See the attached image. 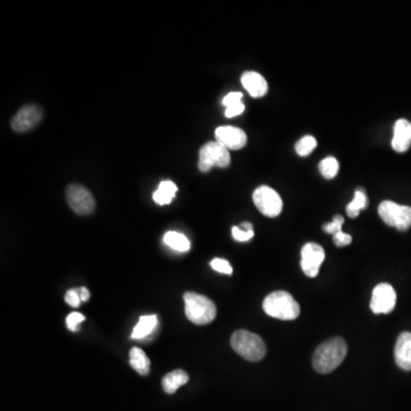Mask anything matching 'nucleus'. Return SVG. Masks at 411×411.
I'll return each instance as SVG.
<instances>
[{"mask_svg":"<svg viewBox=\"0 0 411 411\" xmlns=\"http://www.w3.org/2000/svg\"><path fill=\"white\" fill-rule=\"evenodd\" d=\"M347 354V344L343 338L336 337L321 344L314 354V368L319 374H329L337 369Z\"/></svg>","mask_w":411,"mask_h":411,"instance_id":"obj_1","label":"nucleus"},{"mask_svg":"<svg viewBox=\"0 0 411 411\" xmlns=\"http://www.w3.org/2000/svg\"><path fill=\"white\" fill-rule=\"evenodd\" d=\"M263 310L267 316L285 321L297 319L301 314L299 304L295 301L292 294L283 290L267 295L263 302Z\"/></svg>","mask_w":411,"mask_h":411,"instance_id":"obj_2","label":"nucleus"},{"mask_svg":"<svg viewBox=\"0 0 411 411\" xmlns=\"http://www.w3.org/2000/svg\"><path fill=\"white\" fill-rule=\"evenodd\" d=\"M185 316L194 325H208L214 321L217 309L212 299L196 292H185Z\"/></svg>","mask_w":411,"mask_h":411,"instance_id":"obj_3","label":"nucleus"},{"mask_svg":"<svg viewBox=\"0 0 411 411\" xmlns=\"http://www.w3.org/2000/svg\"><path fill=\"white\" fill-rule=\"evenodd\" d=\"M231 346L243 359L256 363L267 354V345L258 335L247 330H236L231 337Z\"/></svg>","mask_w":411,"mask_h":411,"instance_id":"obj_4","label":"nucleus"},{"mask_svg":"<svg viewBox=\"0 0 411 411\" xmlns=\"http://www.w3.org/2000/svg\"><path fill=\"white\" fill-rule=\"evenodd\" d=\"M378 214L389 227H396L399 231H407L411 227V207L409 206L398 205L386 200L378 207Z\"/></svg>","mask_w":411,"mask_h":411,"instance_id":"obj_5","label":"nucleus"},{"mask_svg":"<svg viewBox=\"0 0 411 411\" xmlns=\"http://www.w3.org/2000/svg\"><path fill=\"white\" fill-rule=\"evenodd\" d=\"M230 163V152L218 142H208L200 149L198 167L203 173L209 172L215 166L225 168Z\"/></svg>","mask_w":411,"mask_h":411,"instance_id":"obj_6","label":"nucleus"},{"mask_svg":"<svg viewBox=\"0 0 411 411\" xmlns=\"http://www.w3.org/2000/svg\"><path fill=\"white\" fill-rule=\"evenodd\" d=\"M255 206L267 217H276L283 212V203L279 194L272 187L262 185L252 194Z\"/></svg>","mask_w":411,"mask_h":411,"instance_id":"obj_7","label":"nucleus"},{"mask_svg":"<svg viewBox=\"0 0 411 411\" xmlns=\"http://www.w3.org/2000/svg\"><path fill=\"white\" fill-rule=\"evenodd\" d=\"M67 201L78 215H90L95 210V199L90 191L81 184H70L65 191Z\"/></svg>","mask_w":411,"mask_h":411,"instance_id":"obj_8","label":"nucleus"},{"mask_svg":"<svg viewBox=\"0 0 411 411\" xmlns=\"http://www.w3.org/2000/svg\"><path fill=\"white\" fill-rule=\"evenodd\" d=\"M396 292L390 283H379L372 292L370 309L375 314H389L394 310Z\"/></svg>","mask_w":411,"mask_h":411,"instance_id":"obj_9","label":"nucleus"},{"mask_svg":"<svg viewBox=\"0 0 411 411\" xmlns=\"http://www.w3.org/2000/svg\"><path fill=\"white\" fill-rule=\"evenodd\" d=\"M43 119V109L37 105H27L22 107L11 121L13 130L25 133L37 126Z\"/></svg>","mask_w":411,"mask_h":411,"instance_id":"obj_10","label":"nucleus"},{"mask_svg":"<svg viewBox=\"0 0 411 411\" xmlns=\"http://www.w3.org/2000/svg\"><path fill=\"white\" fill-rule=\"evenodd\" d=\"M325 261V250L316 243H309L302 248L301 267L305 276L316 278Z\"/></svg>","mask_w":411,"mask_h":411,"instance_id":"obj_11","label":"nucleus"},{"mask_svg":"<svg viewBox=\"0 0 411 411\" xmlns=\"http://www.w3.org/2000/svg\"><path fill=\"white\" fill-rule=\"evenodd\" d=\"M216 142L227 150H240L247 144V135L243 129L234 126H221L215 130Z\"/></svg>","mask_w":411,"mask_h":411,"instance_id":"obj_12","label":"nucleus"},{"mask_svg":"<svg viewBox=\"0 0 411 411\" xmlns=\"http://www.w3.org/2000/svg\"><path fill=\"white\" fill-rule=\"evenodd\" d=\"M394 358L398 367L405 372H411V332L399 335L394 349Z\"/></svg>","mask_w":411,"mask_h":411,"instance_id":"obj_13","label":"nucleus"},{"mask_svg":"<svg viewBox=\"0 0 411 411\" xmlns=\"http://www.w3.org/2000/svg\"><path fill=\"white\" fill-rule=\"evenodd\" d=\"M411 145V123L408 120L400 119L394 125V135L392 147L396 152H405Z\"/></svg>","mask_w":411,"mask_h":411,"instance_id":"obj_14","label":"nucleus"},{"mask_svg":"<svg viewBox=\"0 0 411 411\" xmlns=\"http://www.w3.org/2000/svg\"><path fill=\"white\" fill-rule=\"evenodd\" d=\"M241 83L245 90L252 96V97H263L267 93V80L262 74L254 72V71H247L241 76Z\"/></svg>","mask_w":411,"mask_h":411,"instance_id":"obj_15","label":"nucleus"},{"mask_svg":"<svg viewBox=\"0 0 411 411\" xmlns=\"http://www.w3.org/2000/svg\"><path fill=\"white\" fill-rule=\"evenodd\" d=\"M187 382H189V375H187L184 370L177 369V370L169 372V374H167L166 376L163 377V389L167 394H173V393H175L180 387L185 385Z\"/></svg>","mask_w":411,"mask_h":411,"instance_id":"obj_16","label":"nucleus"},{"mask_svg":"<svg viewBox=\"0 0 411 411\" xmlns=\"http://www.w3.org/2000/svg\"><path fill=\"white\" fill-rule=\"evenodd\" d=\"M177 187L172 181H163L158 187V190L154 194V203L158 205H169L175 198Z\"/></svg>","mask_w":411,"mask_h":411,"instance_id":"obj_17","label":"nucleus"},{"mask_svg":"<svg viewBox=\"0 0 411 411\" xmlns=\"http://www.w3.org/2000/svg\"><path fill=\"white\" fill-rule=\"evenodd\" d=\"M158 325L157 316H143L140 318L137 325L133 330L132 337L134 339H142L154 332Z\"/></svg>","mask_w":411,"mask_h":411,"instance_id":"obj_18","label":"nucleus"},{"mask_svg":"<svg viewBox=\"0 0 411 411\" xmlns=\"http://www.w3.org/2000/svg\"><path fill=\"white\" fill-rule=\"evenodd\" d=\"M129 363L140 375H147L150 372V360L144 351L138 347H133L129 353Z\"/></svg>","mask_w":411,"mask_h":411,"instance_id":"obj_19","label":"nucleus"},{"mask_svg":"<svg viewBox=\"0 0 411 411\" xmlns=\"http://www.w3.org/2000/svg\"><path fill=\"white\" fill-rule=\"evenodd\" d=\"M163 241L168 247L174 249L176 252H185L190 250V241L184 234H178L175 231H169L163 236Z\"/></svg>","mask_w":411,"mask_h":411,"instance_id":"obj_20","label":"nucleus"},{"mask_svg":"<svg viewBox=\"0 0 411 411\" xmlns=\"http://www.w3.org/2000/svg\"><path fill=\"white\" fill-rule=\"evenodd\" d=\"M367 203H368V199H367V194L363 189L356 191L354 198L346 207V214L350 216L351 218L358 217L360 212L363 209L367 208Z\"/></svg>","mask_w":411,"mask_h":411,"instance_id":"obj_21","label":"nucleus"},{"mask_svg":"<svg viewBox=\"0 0 411 411\" xmlns=\"http://www.w3.org/2000/svg\"><path fill=\"white\" fill-rule=\"evenodd\" d=\"M320 173L321 175L328 180L336 177L339 170V163H338L337 159L334 157L325 158V159L321 160V163L319 165Z\"/></svg>","mask_w":411,"mask_h":411,"instance_id":"obj_22","label":"nucleus"},{"mask_svg":"<svg viewBox=\"0 0 411 411\" xmlns=\"http://www.w3.org/2000/svg\"><path fill=\"white\" fill-rule=\"evenodd\" d=\"M318 145L316 138L314 136H304L295 145V151L298 156L301 157H306L309 154H312V151L316 149Z\"/></svg>","mask_w":411,"mask_h":411,"instance_id":"obj_23","label":"nucleus"},{"mask_svg":"<svg viewBox=\"0 0 411 411\" xmlns=\"http://www.w3.org/2000/svg\"><path fill=\"white\" fill-rule=\"evenodd\" d=\"M210 265H212L213 269L214 270L217 271L220 274H227V276H231L234 270H232V267H231L230 263L227 261V260H222V258H214L212 262H210Z\"/></svg>","mask_w":411,"mask_h":411,"instance_id":"obj_24","label":"nucleus"},{"mask_svg":"<svg viewBox=\"0 0 411 411\" xmlns=\"http://www.w3.org/2000/svg\"><path fill=\"white\" fill-rule=\"evenodd\" d=\"M344 224V217L341 215H336L334 216L332 218V221L330 223H327V224L323 225V231L327 232L329 234H337V232H341L342 227Z\"/></svg>","mask_w":411,"mask_h":411,"instance_id":"obj_25","label":"nucleus"},{"mask_svg":"<svg viewBox=\"0 0 411 411\" xmlns=\"http://www.w3.org/2000/svg\"><path fill=\"white\" fill-rule=\"evenodd\" d=\"M85 321V316L78 312H74V314H69L67 318V327L71 332H78L79 330V325Z\"/></svg>","mask_w":411,"mask_h":411,"instance_id":"obj_26","label":"nucleus"},{"mask_svg":"<svg viewBox=\"0 0 411 411\" xmlns=\"http://www.w3.org/2000/svg\"><path fill=\"white\" fill-rule=\"evenodd\" d=\"M232 236H234V240L239 241V243H245V241L252 239L254 230L247 231L243 230V227H232Z\"/></svg>","mask_w":411,"mask_h":411,"instance_id":"obj_27","label":"nucleus"},{"mask_svg":"<svg viewBox=\"0 0 411 411\" xmlns=\"http://www.w3.org/2000/svg\"><path fill=\"white\" fill-rule=\"evenodd\" d=\"M243 93H230V94H227V95L223 98V105H225L227 108H229V107H232V105L243 103V102H241V100H243Z\"/></svg>","mask_w":411,"mask_h":411,"instance_id":"obj_28","label":"nucleus"},{"mask_svg":"<svg viewBox=\"0 0 411 411\" xmlns=\"http://www.w3.org/2000/svg\"><path fill=\"white\" fill-rule=\"evenodd\" d=\"M65 302L69 304L70 306L78 307L81 303L80 299L79 292L78 289H71L67 294H65Z\"/></svg>","mask_w":411,"mask_h":411,"instance_id":"obj_29","label":"nucleus"},{"mask_svg":"<svg viewBox=\"0 0 411 411\" xmlns=\"http://www.w3.org/2000/svg\"><path fill=\"white\" fill-rule=\"evenodd\" d=\"M334 243L337 247H345L352 243V236L350 234H344L343 231L334 234Z\"/></svg>","mask_w":411,"mask_h":411,"instance_id":"obj_30","label":"nucleus"},{"mask_svg":"<svg viewBox=\"0 0 411 411\" xmlns=\"http://www.w3.org/2000/svg\"><path fill=\"white\" fill-rule=\"evenodd\" d=\"M243 111H245V105H243V103L232 105V107H229V108H227V110H225V117H236V116L243 114Z\"/></svg>","mask_w":411,"mask_h":411,"instance_id":"obj_31","label":"nucleus"},{"mask_svg":"<svg viewBox=\"0 0 411 411\" xmlns=\"http://www.w3.org/2000/svg\"><path fill=\"white\" fill-rule=\"evenodd\" d=\"M78 292H79L80 299H81V302L88 301L89 296H90V294H89L88 292V289L83 287V288L78 289Z\"/></svg>","mask_w":411,"mask_h":411,"instance_id":"obj_32","label":"nucleus"}]
</instances>
